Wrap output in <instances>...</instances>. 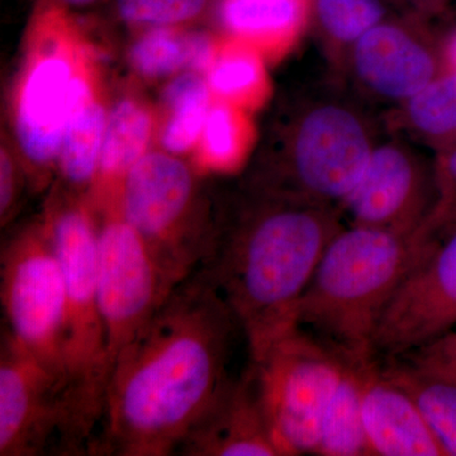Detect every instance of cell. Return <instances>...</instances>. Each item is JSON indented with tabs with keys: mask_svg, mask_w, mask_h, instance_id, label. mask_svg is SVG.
I'll list each match as a JSON object with an SVG mask.
<instances>
[{
	"mask_svg": "<svg viewBox=\"0 0 456 456\" xmlns=\"http://www.w3.org/2000/svg\"><path fill=\"white\" fill-rule=\"evenodd\" d=\"M237 329L226 303L198 273L178 285L114 364L90 454L178 452L230 380Z\"/></svg>",
	"mask_w": 456,
	"mask_h": 456,
	"instance_id": "1",
	"label": "cell"
},
{
	"mask_svg": "<svg viewBox=\"0 0 456 456\" xmlns=\"http://www.w3.org/2000/svg\"><path fill=\"white\" fill-rule=\"evenodd\" d=\"M338 208L250 187L235 220L218 228L198 269L220 294L255 362L298 327V307L342 224Z\"/></svg>",
	"mask_w": 456,
	"mask_h": 456,
	"instance_id": "2",
	"label": "cell"
},
{
	"mask_svg": "<svg viewBox=\"0 0 456 456\" xmlns=\"http://www.w3.org/2000/svg\"><path fill=\"white\" fill-rule=\"evenodd\" d=\"M432 240L426 224L412 233L344 224L303 294L298 327L345 358H375L374 338L384 314Z\"/></svg>",
	"mask_w": 456,
	"mask_h": 456,
	"instance_id": "3",
	"label": "cell"
},
{
	"mask_svg": "<svg viewBox=\"0 0 456 456\" xmlns=\"http://www.w3.org/2000/svg\"><path fill=\"white\" fill-rule=\"evenodd\" d=\"M369 107L342 80L311 86L294 103L281 147L251 188L340 209L382 140Z\"/></svg>",
	"mask_w": 456,
	"mask_h": 456,
	"instance_id": "4",
	"label": "cell"
},
{
	"mask_svg": "<svg viewBox=\"0 0 456 456\" xmlns=\"http://www.w3.org/2000/svg\"><path fill=\"white\" fill-rule=\"evenodd\" d=\"M65 281V391L80 452L92 449L108 382L106 331L97 289L98 227L84 200L51 209L45 220Z\"/></svg>",
	"mask_w": 456,
	"mask_h": 456,
	"instance_id": "5",
	"label": "cell"
},
{
	"mask_svg": "<svg viewBox=\"0 0 456 456\" xmlns=\"http://www.w3.org/2000/svg\"><path fill=\"white\" fill-rule=\"evenodd\" d=\"M116 204L174 288L211 256L217 226L204 215L193 174L175 156L146 152L123 178Z\"/></svg>",
	"mask_w": 456,
	"mask_h": 456,
	"instance_id": "6",
	"label": "cell"
},
{
	"mask_svg": "<svg viewBox=\"0 0 456 456\" xmlns=\"http://www.w3.org/2000/svg\"><path fill=\"white\" fill-rule=\"evenodd\" d=\"M346 358L297 327L251 362L255 387L281 456L314 454Z\"/></svg>",
	"mask_w": 456,
	"mask_h": 456,
	"instance_id": "7",
	"label": "cell"
},
{
	"mask_svg": "<svg viewBox=\"0 0 456 456\" xmlns=\"http://www.w3.org/2000/svg\"><path fill=\"white\" fill-rule=\"evenodd\" d=\"M0 298L8 331L65 386V281L45 222L3 248Z\"/></svg>",
	"mask_w": 456,
	"mask_h": 456,
	"instance_id": "8",
	"label": "cell"
},
{
	"mask_svg": "<svg viewBox=\"0 0 456 456\" xmlns=\"http://www.w3.org/2000/svg\"><path fill=\"white\" fill-rule=\"evenodd\" d=\"M101 208L104 220L98 227L95 261L110 378L123 351L146 329L175 288L116 202Z\"/></svg>",
	"mask_w": 456,
	"mask_h": 456,
	"instance_id": "9",
	"label": "cell"
},
{
	"mask_svg": "<svg viewBox=\"0 0 456 456\" xmlns=\"http://www.w3.org/2000/svg\"><path fill=\"white\" fill-rule=\"evenodd\" d=\"M431 20L395 12L365 33L347 53L341 80L371 106H399L445 71L444 40Z\"/></svg>",
	"mask_w": 456,
	"mask_h": 456,
	"instance_id": "10",
	"label": "cell"
},
{
	"mask_svg": "<svg viewBox=\"0 0 456 456\" xmlns=\"http://www.w3.org/2000/svg\"><path fill=\"white\" fill-rule=\"evenodd\" d=\"M59 437L79 452L64 380L7 329L0 346V456L45 454Z\"/></svg>",
	"mask_w": 456,
	"mask_h": 456,
	"instance_id": "11",
	"label": "cell"
},
{
	"mask_svg": "<svg viewBox=\"0 0 456 456\" xmlns=\"http://www.w3.org/2000/svg\"><path fill=\"white\" fill-rule=\"evenodd\" d=\"M38 7L49 23L53 42L44 20L36 12L33 20L46 33L49 42L33 55L27 68L18 93L16 132L27 160L37 169H47L59 159L84 75L77 73L73 53L62 42L73 22L68 7L55 0H40Z\"/></svg>",
	"mask_w": 456,
	"mask_h": 456,
	"instance_id": "12",
	"label": "cell"
},
{
	"mask_svg": "<svg viewBox=\"0 0 456 456\" xmlns=\"http://www.w3.org/2000/svg\"><path fill=\"white\" fill-rule=\"evenodd\" d=\"M426 224L434 240L384 314L375 358L406 355L456 329V218Z\"/></svg>",
	"mask_w": 456,
	"mask_h": 456,
	"instance_id": "13",
	"label": "cell"
},
{
	"mask_svg": "<svg viewBox=\"0 0 456 456\" xmlns=\"http://www.w3.org/2000/svg\"><path fill=\"white\" fill-rule=\"evenodd\" d=\"M437 202L436 167L421 147L392 134L374 147L356 187L341 206L350 224L412 233Z\"/></svg>",
	"mask_w": 456,
	"mask_h": 456,
	"instance_id": "14",
	"label": "cell"
},
{
	"mask_svg": "<svg viewBox=\"0 0 456 456\" xmlns=\"http://www.w3.org/2000/svg\"><path fill=\"white\" fill-rule=\"evenodd\" d=\"M178 452L188 456H281L251 369L240 379L228 380L183 440Z\"/></svg>",
	"mask_w": 456,
	"mask_h": 456,
	"instance_id": "15",
	"label": "cell"
},
{
	"mask_svg": "<svg viewBox=\"0 0 456 456\" xmlns=\"http://www.w3.org/2000/svg\"><path fill=\"white\" fill-rule=\"evenodd\" d=\"M362 413L369 455L445 456L416 402L378 358L365 369Z\"/></svg>",
	"mask_w": 456,
	"mask_h": 456,
	"instance_id": "16",
	"label": "cell"
},
{
	"mask_svg": "<svg viewBox=\"0 0 456 456\" xmlns=\"http://www.w3.org/2000/svg\"><path fill=\"white\" fill-rule=\"evenodd\" d=\"M217 14L227 36L279 57L311 26L312 0H220Z\"/></svg>",
	"mask_w": 456,
	"mask_h": 456,
	"instance_id": "17",
	"label": "cell"
},
{
	"mask_svg": "<svg viewBox=\"0 0 456 456\" xmlns=\"http://www.w3.org/2000/svg\"><path fill=\"white\" fill-rule=\"evenodd\" d=\"M383 126L391 134L435 155L456 143V71L445 70L399 106L387 110Z\"/></svg>",
	"mask_w": 456,
	"mask_h": 456,
	"instance_id": "18",
	"label": "cell"
},
{
	"mask_svg": "<svg viewBox=\"0 0 456 456\" xmlns=\"http://www.w3.org/2000/svg\"><path fill=\"white\" fill-rule=\"evenodd\" d=\"M151 132V114L139 102L125 99L113 108L107 118L95 180L98 206L117 200L126 174L146 154Z\"/></svg>",
	"mask_w": 456,
	"mask_h": 456,
	"instance_id": "19",
	"label": "cell"
},
{
	"mask_svg": "<svg viewBox=\"0 0 456 456\" xmlns=\"http://www.w3.org/2000/svg\"><path fill=\"white\" fill-rule=\"evenodd\" d=\"M370 360L346 358L340 382L321 421L314 455H369L362 413V393L365 369Z\"/></svg>",
	"mask_w": 456,
	"mask_h": 456,
	"instance_id": "20",
	"label": "cell"
},
{
	"mask_svg": "<svg viewBox=\"0 0 456 456\" xmlns=\"http://www.w3.org/2000/svg\"><path fill=\"white\" fill-rule=\"evenodd\" d=\"M218 44L202 32L183 31L180 27H155L137 38L130 53L131 64L147 77H161L189 68L207 73Z\"/></svg>",
	"mask_w": 456,
	"mask_h": 456,
	"instance_id": "21",
	"label": "cell"
},
{
	"mask_svg": "<svg viewBox=\"0 0 456 456\" xmlns=\"http://www.w3.org/2000/svg\"><path fill=\"white\" fill-rule=\"evenodd\" d=\"M382 364L416 402L445 456H456V379L404 358H388Z\"/></svg>",
	"mask_w": 456,
	"mask_h": 456,
	"instance_id": "22",
	"label": "cell"
},
{
	"mask_svg": "<svg viewBox=\"0 0 456 456\" xmlns=\"http://www.w3.org/2000/svg\"><path fill=\"white\" fill-rule=\"evenodd\" d=\"M395 12L389 0H312L311 25L338 74L354 45Z\"/></svg>",
	"mask_w": 456,
	"mask_h": 456,
	"instance_id": "23",
	"label": "cell"
},
{
	"mask_svg": "<svg viewBox=\"0 0 456 456\" xmlns=\"http://www.w3.org/2000/svg\"><path fill=\"white\" fill-rule=\"evenodd\" d=\"M108 116L95 102L90 84L77 93L59 154L60 170L69 184H95Z\"/></svg>",
	"mask_w": 456,
	"mask_h": 456,
	"instance_id": "24",
	"label": "cell"
},
{
	"mask_svg": "<svg viewBox=\"0 0 456 456\" xmlns=\"http://www.w3.org/2000/svg\"><path fill=\"white\" fill-rule=\"evenodd\" d=\"M260 51L227 36L218 45L207 83L218 101L250 110L259 107L269 94L268 75Z\"/></svg>",
	"mask_w": 456,
	"mask_h": 456,
	"instance_id": "25",
	"label": "cell"
},
{
	"mask_svg": "<svg viewBox=\"0 0 456 456\" xmlns=\"http://www.w3.org/2000/svg\"><path fill=\"white\" fill-rule=\"evenodd\" d=\"M198 74L194 71L180 75L164 92L169 118L165 123L161 141L173 154L188 151L197 145L211 110V89L207 79Z\"/></svg>",
	"mask_w": 456,
	"mask_h": 456,
	"instance_id": "26",
	"label": "cell"
},
{
	"mask_svg": "<svg viewBox=\"0 0 456 456\" xmlns=\"http://www.w3.org/2000/svg\"><path fill=\"white\" fill-rule=\"evenodd\" d=\"M253 134L248 110L217 99L198 141L200 165L215 170L232 169L248 155Z\"/></svg>",
	"mask_w": 456,
	"mask_h": 456,
	"instance_id": "27",
	"label": "cell"
},
{
	"mask_svg": "<svg viewBox=\"0 0 456 456\" xmlns=\"http://www.w3.org/2000/svg\"><path fill=\"white\" fill-rule=\"evenodd\" d=\"M211 0H114L117 16L130 26L182 27L196 20Z\"/></svg>",
	"mask_w": 456,
	"mask_h": 456,
	"instance_id": "28",
	"label": "cell"
},
{
	"mask_svg": "<svg viewBox=\"0 0 456 456\" xmlns=\"http://www.w3.org/2000/svg\"><path fill=\"white\" fill-rule=\"evenodd\" d=\"M437 202L428 224H440L456 218V143L446 151L435 155Z\"/></svg>",
	"mask_w": 456,
	"mask_h": 456,
	"instance_id": "29",
	"label": "cell"
},
{
	"mask_svg": "<svg viewBox=\"0 0 456 456\" xmlns=\"http://www.w3.org/2000/svg\"><path fill=\"white\" fill-rule=\"evenodd\" d=\"M398 358L410 360L417 365L456 379V329L449 334L441 336L437 340Z\"/></svg>",
	"mask_w": 456,
	"mask_h": 456,
	"instance_id": "30",
	"label": "cell"
},
{
	"mask_svg": "<svg viewBox=\"0 0 456 456\" xmlns=\"http://www.w3.org/2000/svg\"><path fill=\"white\" fill-rule=\"evenodd\" d=\"M18 197V176L13 160L4 149L0 155V216L4 224L13 211Z\"/></svg>",
	"mask_w": 456,
	"mask_h": 456,
	"instance_id": "31",
	"label": "cell"
},
{
	"mask_svg": "<svg viewBox=\"0 0 456 456\" xmlns=\"http://www.w3.org/2000/svg\"><path fill=\"white\" fill-rule=\"evenodd\" d=\"M408 11L421 14L428 20L439 17L449 8L452 0H404Z\"/></svg>",
	"mask_w": 456,
	"mask_h": 456,
	"instance_id": "32",
	"label": "cell"
},
{
	"mask_svg": "<svg viewBox=\"0 0 456 456\" xmlns=\"http://www.w3.org/2000/svg\"><path fill=\"white\" fill-rule=\"evenodd\" d=\"M443 50L445 70L456 71V29L444 38Z\"/></svg>",
	"mask_w": 456,
	"mask_h": 456,
	"instance_id": "33",
	"label": "cell"
},
{
	"mask_svg": "<svg viewBox=\"0 0 456 456\" xmlns=\"http://www.w3.org/2000/svg\"><path fill=\"white\" fill-rule=\"evenodd\" d=\"M60 4L65 5V7H84V5L93 4L97 3L99 0H55Z\"/></svg>",
	"mask_w": 456,
	"mask_h": 456,
	"instance_id": "34",
	"label": "cell"
},
{
	"mask_svg": "<svg viewBox=\"0 0 456 456\" xmlns=\"http://www.w3.org/2000/svg\"><path fill=\"white\" fill-rule=\"evenodd\" d=\"M392 3L393 7L397 9L399 12H410L408 11L406 2L404 0H389Z\"/></svg>",
	"mask_w": 456,
	"mask_h": 456,
	"instance_id": "35",
	"label": "cell"
}]
</instances>
